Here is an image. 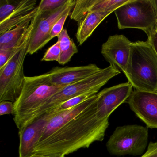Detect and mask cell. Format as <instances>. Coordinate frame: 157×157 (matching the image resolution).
<instances>
[{"instance_id": "obj_32", "label": "cell", "mask_w": 157, "mask_h": 157, "mask_svg": "<svg viewBox=\"0 0 157 157\" xmlns=\"http://www.w3.org/2000/svg\"><path fill=\"white\" fill-rule=\"evenodd\" d=\"M155 92L157 93V89H156V92Z\"/></svg>"}, {"instance_id": "obj_26", "label": "cell", "mask_w": 157, "mask_h": 157, "mask_svg": "<svg viewBox=\"0 0 157 157\" xmlns=\"http://www.w3.org/2000/svg\"><path fill=\"white\" fill-rule=\"evenodd\" d=\"M10 114L14 115V103L10 101L0 102V115Z\"/></svg>"}, {"instance_id": "obj_15", "label": "cell", "mask_w": 157, "mask_h": 157, "mask_svg": "<svg viewBox=\"0 0 157 157\" xmlns=\"http://www.w3.org/2000/svg\"><path fill=\"white\" fill-rule=\"evenodd\" d=\"M112 12H91L78 23L76 39L82 45L92 34L98 25Z\"/></svg>"}, {"instance_id": "obj_2", "label": "cell", "mask_w": 157, "mask_h": 157, "mask_svg": "<svg viewBox=\"0 0 157 157\" xmlns=\"http://www.w3.org/2000/svg\"><path fill=\"white\" fill-rule=\"evenodd\" d=\"M64 87L53 84L48 72L25 77L21 93L14 103L13 120L19 130L23 127L30 116Z\"/></svg>"}, {"instance_id": "obj_23", "label": "cell", "mask_w": 157, "mask_h": 157, "mask_svg": "<svg viewBox=\"0 0 157 157\" xmlns=\"http://www.w3.org/2000/svg\"><path fill=\"white\" fill-rule=\"evenodd\" d=\"M68 0H42L37 6V13L55 10L64 5Z\"/></svg>"}, {"instance_id": "obj_33", "label": "cell", "mask_w": 157, "mask_h": 157, "mask_svg": "<svg viewBox=\"0 0 157 157\" xmlns=\"http://www.w3.org/2000/svg\"><path fill=\"white\" fill-rule=\"evenodd\" d=\"M156 25H157V24H156Z\"/></svg>"}, {"instance_id": "obj_24", "label": "cell", "mask_w": 157, "mask_h": 157, "mask_svg": "<svg viewBox=\"0 0 157 157\" xmlns=\"http://www.w3.org/2000/svg\"><path fill=\"white\" fill-rule=\"evenodd\" d=\"M60 44L59 41H58L48 48L41 60L42 61H56L59 62L60 59Z\"/></svg>"}, {"instance_id": "obj_18", "label": "cell", "mask_w": 157, "mask_h": 157, "mask_svg": "<svg viewBox=\"0 0 157 157\" xmlns=\"http://www.w3.org/2000/svg\"><path fill=\"white\" fill-rule=\"evenodd\" d=\"M96 0H79L77 1L71 11L70 18L78 23L82 21L91 13L92 8Z\"/></svg>"}, {"instance_id": "obj_6", "label": "cell", "mask_w": 157, "mask_h": 157, "mask_svg": "<svg viewBox=\"0 0 157 157\" xmlns=\"http://www.w3.org/2000/svg\"><path fill=\"white\" fill-rule=\"evenodd\" d=\"M114 13L120 30L136 28L148 36L156 27L157 17L151 0H129Z\"/></svg>"}, {"instance_id": "obj_7", "label": "cell", "mask_w": 157, "mask_h": 157, "mask_svg": "<svg viewBox=\"0 0 157 157\" xmlns=\"http://www.w3.org/2000/svg\"><path fill=\"white\" fill-rule=\"evenodd\" d=\"M147 127L138 125H128L116 128L106 143L111 155L123 156L141 155L147 146Z\"/></svg>"}, {"instance_id": "obj_25", "label": "cell", "mask_w": 157, "mask_h": 157, "mask_svg": "<svg viewBox=\"0 0 157 157\" xmlns=\"http://www.w3.org/2000/svg\"><path fill=\"white\" fill-rule=\"evenodd\" d=\"M71 11L67 13L66 14L62 16L60 19H59L56 24L54 25L50 33V37L51 39L55 38L56 37H58L59 35L63 31V27L65 22L69 15H70Z\"/></svg>"}, {"instance_id": "obj_22", "label": "cell", "mask_w": 157, "mask_h": 157, "mask_svg": "<svg viewBox=\"0 0 157 157\" xmlns=\"http://www.w3.org/2000/svg\"><path fill=\"white\" fill-rule=\"evenodd\" d=\"M21 1L1 0L0 1V22L9 17L21 3Z\"/></svg>"}, {"instance_id": "obj_9", "label": "cell", "mask_w": 157, "mask_h": 157, "mask_svg": "<svg viewBox=\"0 0 157 157\" xmlns=\"http://www.w3.org/2000/svg\"><path fill=\"white\" fill-rule=\"evenodd\" d=\"M126 103L147 127L157 128V93L135 90Z\"/></svg>"}, {"instance_id": "obj_27", "label": "cell", "mask_w": 157, "mask_h": 157, "mask_svg": "<svg viewBox=\"0 0 157 157\" xmlns=\"http://www.w3.org/2000/svg\"><path fill=\"white\" fill-rule=\"evenodd\" d=\"M141 157H157V142H150L147 151Z\"/></svg>"}, {"instance_id": "obj_19", "label": "cell", "mask_w": 157, "mask_h": 157, "mask_svg": "<svg viewBox=\"0 0 157 157\" xmlns=\"http://www.w3.org/2000/svg\"><path fill=\"white\" fill-rule=\"evenodd\" d=\"M96 94H97L96 93L94 92H90L83 94L71 98L70 100L62 103L56 107L50 109L46 113H50L52 114L56 113H59V112L73 108V107L85 101L86 100H88V99Z\"/></svg>"}, {"instance_id": "obj_5", "label": "cell", "mask_w": 157, "mask_h": 157, "mask_svg": "<svg viewBox=\"0 0 157 157\" xmlns=\"http://www.w3.org/2000/svg\"><path fill=\"white\" fill-rule=\"evenodd\" d=\"M120 73V71L110 65L84 79L62 88L30 116L24 126L50 109L71 98L90 92L98 93L101 88L111 79Z\"/></svg>"}, {"instance_id": "obj_17", "label": "cell", "mask_w": 157, "mask_h": 157, "mask_svg": "<svg viewBox=\"0 0 157 157\" xmlns=\"http://www.w3.org/2000/svg\"><path fill=\"white\" fill-rule=\"evenodd\" d=\"M58 38L61 51L60 59L58 63L60 65H64L68 63L72 57L78 53V49L66 29H63Z\"/></svg>"}, {"instance_id": "obj_14", "label": "cell", "mask_w": 157, "mask_h": 157, "mask_svg": "<svg viewBox=\"0 0 157 157\" xmlns=\"http://www.w3.org/2000/svg\"><path fill=\"white\" fill-rule=\"evenodd\" d=\"M36 0H22L12 13L0 22V35L26 21H32L37 10Z\"/></svg>"}, {"instance_id": "obj_21", "label": "cell", "mask_w": 157, "mask_h": 157, "mask_svg": "<svg viewBox=\"0 0 157 157\" xmlns=\"http://www.w3.org/2000/svg\"><path fill=\"white\" fill-rule=\"evenodd\" d=\"M28 29L29 27L17 44L10 48L0 49V69L5 66L9 59L17 52L18 49L22 45L27 36Z\"/></svg>"}, {"instance_id": "obj_16", "label": "cell", "mask_w": 157, "mask_h": 157, "mask_svg": "<svg viewBox=\"0 0 157 157\" xmlns=\"http://www.w3.org/2000/svg\"><path fill=\"white\" fill-rule=\"evenodd\" d=\"M28 21L0 35V49L10 48L18 44L31 24Z\"/></svg>"}, {"instance_id": "obj_20", "label": "cell", "mask_w": 157, "mask_h": 157, "mask_svg": "<svg viewBox=\"0 0 157 157\" xmlns=\"http://www.w3.org/2000/svg\"><path fill=\"white\" fill-rule=\"evenodd\" d=\"M129 0H96L91 12H113Z\"/></svg>"}, {"instance_id": "obj_13", "label": "cell", "mask_w": 157, "mask_h": 157, "mask_svg": "<svg viewBox=\"0 0 157 157\" xmlns=\"http://www.w3.org/2000/svg\"><path fill=\"white\" fill-rule=\"evenodd\" d=\"M97 94L73 108L59 113H51V117L48 122L38 142L43 141L53 135L84 111L95 101L97 97Z\"/></svg>"}, {"instance_id": "obj_12", "label": "cell", "mask_w": 157, "mask_h": 157, "mask_svg": "<svg viewBox=\"0 0 157 157\" xmlns=\"http://www.w3.org/2000/svg\"><path fill=\"white\" fill-rule=\"evenodd\" d=\"M101 69L95 64H91L79 67H56L48 73L53 84L66 87L84 79Z\"/></svg>"}, {"instance_id": "obj_30", "label": "cell", "mask_w": 157, "mask_h": 157, "mask_svg": "<svg viewBox=\"0 0 157 157\" xmlns=\"http://www.w3.org/2000/svg\"><path fill=\"white\" fill-rule=\"evenodd\" d=\"M65 155L62 154H52L46 156V157H65Z\"/></svg>"}, {"instance_id": "obj_29", "label": "cell", "mask_w": 157, "mask_h": 157, "mask_svg": "<svg viewBox=\"0 0 157 157\" xmlns=\"http://www.w3.org/2000/svg\"><path fill=\"white\" fill-rule=\"evenodd\" d=\"M157 17V0H151Z\"/></svg>"}, {"instance_id": "obj_3", "label": "cell", "mask_w": 157, "mask_h": 157, "mask_svg": "<svg viewBox=\"0 0 157 157\" xmlns=\"http://www.w3.org/2000/svg\"><path fill=\"white\" fill-rule=\"evenodd\" d=\"M124 74L136 90L155 92L157 88V55L148 40L132 43Z\"/></svg>"}, {"instance_id": "obj_11", "label": "cell", "mask_w": 157, "mask_h": 157, "mask_svg": "<svg viewBox=\"0 0 157 157\" xmlns=\"http://www.w3.org/2000/svg\"><path fill=\"white\" fill-rule=\"evenodd\" d=\"M51 116V113H45L36 117L19 130V157H30L34 154L35 147L40 140Z\"/></svg>"}, {"instance_id": "obj_1", "label": "cell", "mask_w": 157, "mask_h": 157, "mask_svg": "<svg viewBox=\"0 0 157 157\" xmlns=\"http://www.w3.org/2000/svg\"><path fill=\"white\" fill-rule=\"evenodd\" d=\"M95 101L59 130L41 142L34 148V154L48 156L67 155L81 148H89L94 142L102 141L109 125L96 114Z\"/></svg>"}, {"instance_id": "obj_31", "label": "cell", "mask_w": 157, "mask_h": 157, "mask_svg": "<svg viewBox=\"0 0 157 157\" xmlns=\"http://www.w3.org/2000/svg\"><path fill=\"white\" fill-rule=\"evenodd\" d=\"M46 156H43V155H37V154H34L33 156L30 157H46Z\"/></svg>"}, {"instance_id": "obj_4", "label": "cell", "mask_w": 157, "mask_h": 157, "mask_svg": "<svg viewBox=\"0 0 157 157\" xmlns=\"http://www.w3.org/2000/svg\"><path fill=\"white\" fill-rule=\"evenodd\" d=\"M35 22L34 17L22 45L5 66L0 69V102L10 101L14 103L21 95L25 81L24 63L28 54V46Z\"/></svg>"}, {"instance_id": "obj_8", "label": "cell", "mask_w": 157, "mask_h": 157, "mask_svg": "<svg viewBox=\"0 0 157 157\" xmlns=\"http://www.w3.org/2000/svg\"><path fill=\"white\" fill-rule=\"evenodd\" d=\"M77 0H68L67 2L55 10L36 12L34 26L31 34L28 54L32 55L42 49L50 40V33L56 22L69 12L71 11Z\"/></svg>"}, {"instance_id": "obj_10", "label": "cell", "mask_w": 157, "mask_h": 157, "mask_svg": "<svg viewBox=\"0 0 157 157\" xmlns=\"http://www.w3.org/2000/svg\"><path fill=\"white\" fill-rule=\"evenodd\" d=\"M132 44L123 35L111 36L102 45L101 53L111 66L124 73L129 61Z\"/></svg>"}, {"instance_id": "obj_28", "label": "cell", "mask_w": 157, "mask_h": 157, "mask_svg": "<svg viewBox=\"0 0 157 157\" xmlns=\"http://www.w3.org/2000/svg\"><path fill=\"white\" fill-rule=\"evenodd\" d=\"M147 36L148 41L152 46L157 55V25L154 30Z\"/></svg>"}]
</instances>
